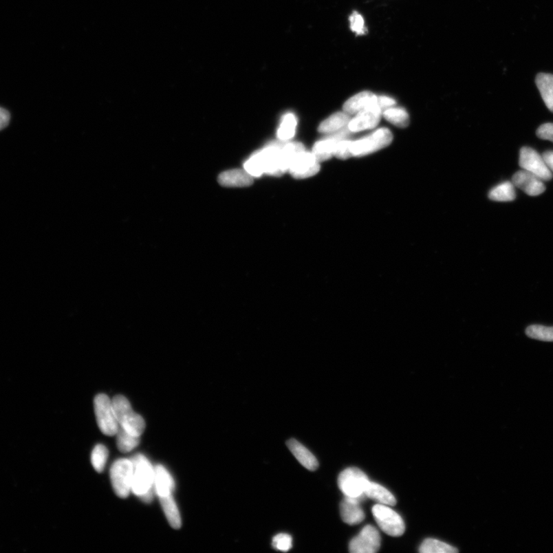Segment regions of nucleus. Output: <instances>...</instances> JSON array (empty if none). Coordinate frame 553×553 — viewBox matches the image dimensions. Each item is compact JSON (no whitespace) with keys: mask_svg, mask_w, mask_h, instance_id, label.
I'll return each instance as SVG.
<instances>
[{"mask_svg":"<svg viewBox=\"0 0 553 553\" xmlns=\"http://www.w3.org/2000/svg\"><path fill=\"white\" fill-rule=\"evenodd\" d=\"M113 403L118 424L133 435L140 437L146 429V422L140 415L133 411L127 398L117 395Z\"/></svg>","mask_w":553,"mask_h":553,"instance_id":"nucleus-1","label":"nucleus"},{"mask_svg":"<svg viewBox=\"0 0 553 553\" xmlns=\"http://www.w3.org/2000/svg\"><path fill=\"white\" fill-rule=\"evenodd\" d=\"M95 413L98 427L105 435L111 437L116 435L118 424L113 400L107 395L98 394L94 400Z\"/></svg>","mask_w":553,"mask_h":553,"instance_id":"nucleus-2","label":"nucleus"},{"mask_svg":"<svg viewBox=\"0 0 553 553\" xmlns=\"http://www.w3.org/2000/svg\"><path fill=\"white\" fill-rule=\"evenodd\" d=\"M393 141V134L387 128L379 129L373 133L352 141L351 151L352 156H365L390 146Z\"/></svg>","mask_w":553,"mask_h":553,"instance_id":"nucleus-3","label":"nucleus"},{"mask_svg":"<svg viewBox=\"0 0 553 553\" xmlns=\"http://www.w3.org/2000/svg\"><path fill=\"white\" fill-rule=\"evenodd\" d=\"M133 464L128 459H117L111 466V482L118 497L126 499L129 497L133 485Z\"/></svg>","mask_w":553,"mask_h":553,"instance_id":"nucleus-4","label":"nucleus"},{"mask_svg":"<svg viewBox=\"0 0 553 553\" xmlns=\"http://www.w3.org/2000/svg\"><path fill=\"white\" fill-rule=\"evenodd\" d=\"M131 460L134 467L131 491L136 496L140 497L154 486V467L142 454H137Z\"/></svg>","mask_w":553,"mask_h":553,"instance_id":"nucleus-5","label":"nucleus"},{"mask_svg":"<svg viewBox=\"0 0 553 553\" xmlns=\"http://www.w3.org/2000/svg\"><path fill=\"white\" fill-rule=\"evenodd\" d=\"M372 513L379 528L387 535L398 537L404 534L405 525L403 519L389 506L380 503L375 505Z\"/></svg>","mask_w":553,"mask_h":553,"instance_id":"nucleus-6","label":"nucleus"},{"mask_svg":"<svg viewBox=\"0 0 553 553\" xmlns=\"http://www.w3.org/2000/svg\"><path fill=\"white\" fill-rule=\"evenodd\" d=\"M338 486L345 497H359L365 495L370 482L366 474L356 467H351L340 473Z\"/></svg>","mask_w":553,"mask_h":553,"instance_id":"nucleus-7","label":"nucleus"},{"mask_svg":"<svg viewBox=\"0 0 553 553\" xmlns=\"http://www.w3.org/2000/svg\"><path fill=\"white\" fill-rule=\"evenodd\" d=\"M519 166L523 170L535 175L543 181H550L552 174L546 166L543 157L536 151L529 147H523L520 150Z\"/></svg>","mask_w":553,"mask_h":553,"instance_id":"nucleus-8","label":"nucleus"},{"mask_svg":"<svg viewBox=\"0 0 553 553\" xmlns=\"http://www.w3.org/2000/svg\"><path fill=\"white\" fill-rule=\"evenodd\" d=\"M380 547V533L371 525L365 526L349 544V551L351 553H374L377 552Z\"/></svg>","mask_w":553,"mask_h":553,"instance_id":"nucleus-9","label":"nucleus"},{"mask_svg":"<svg viewBox=\"0 0 553 553\" xmlns=\"http://www.w3.org/2000/svg\"><path fill=\"white\" fill-rule=\"evenodd\" d=\"M351 131L348 127L342 129L332 135L325 138L314 144L313 154L316 159L320 162L325 161L334 155L338 144L347 138H350Z\"/></svg>","mask_w":553,"mask_h":553,"instance_id":"nucleus-10","label":"nucleus"},{"mask_svg":"<svg viewBox=\"0 0 553 553\" xmlns=\"http://www.w3.org/2000/svg\"><path fill=\"white\" fill-rule=\"evenodd\" d=\"M319 170V162L314 155L305 150L294 157L288 171L295 179H306L317 174Z\"/></svg>","mask_w":553,"mask_h":553,"instance_id":"nucleus-11","label":"nucleus"},{"mask_svg":"<svg viewBox=\"0 0 553 553\" xmlns=\"http://www.w3.org/2000/svg\"><path fill=\"white\" fill-rule=\"evenodd\" d=\"M383 116V111L379 107L378 102L364 110H362L351 120L348 128L351 133L373 129L378 126Z\"/></svg>","mask_w":553,"mask_h":553,"instance_id":"nucleus-12","label":"nucleus"},{"mask_svg":"<svg viewBox=\"0 0 553 553\" xmlns=\"http://www.w3.org/2000/svg\"><path fill=\"white\" fill-rule=\"evenodd\" d=\"M367 497H345L340 504V511L342 520L351 525L360 523L365 519L363 509L361 508L360 502Z\"/></svg>","mask_w":553,"mask_h":553,"instance_id":"nucleus-13","label":"nucleus"},{"mask_svg":"<svg viewBox=\"0 0 553 553\" xmlns=\"http://www.w3.org/2000/svg\"><path fill=\"white\" fill-rule=\"evenodd\" d=\"M512 182L514 186L523 190L530 196L541 195L545 190L543 180L523 169L512 176Z\"/></svg>","mask_w":553,"mask_h":553,"instance_id":"nucleus-14","label":"nucleus"},{"mask_svg":"<svg viewBox=\"0 0 553 553\" xmlns=\"http://www.w3.org/2000/svg\"><path fill=\"white\" fill-rule=\"evenodd\" d=\"M378 96L371 91H365L349 98L344 105V111L349 116L356 115L378 102Z\"/></svg>","mask_w":553,"mask_h":553,"instance_id":"nucleus-15","label":"nucleus"},{"mask_svg":"<svg viewBox=\"0 0 553 553\" xmlns=\"http://www.w3.org/2000/svg\"><path fill=\"white\" fill-rule=\"evenodd\" d=\"M219 182L225 187H247L253 184V176L246 169L229 170L220 174Z\"/></svg>","mask_w":553,"mask_h":553,"instance_id":"nucleus-16","label":"nucleus"},{"mask_svg":"<svg viewBox=\"0 0 553 553\" xmlns=\"http://www.w3.org/2000/svg\"><path fill=\"white\" fill-rule=\"evenodd\" d=\"M287 446L299 463L305 467L306 469L314 471L318 468V461L314 456V454L309 451L305 446H303L298 440L292 439L288 441Z\"/></svg>","mask_w":553,"mask_h":553,"instance_id":"nucleus-17","label":"nucleus"},{"mask_svg":"<svg viewBox=\"0 0 553 553\" xmlns=\"http://www.w3.org/2000/svg\"><path fill=\"white\" fill-rule=\"evenodd\" d=\"M154 470V486L156 495L160 497L173 495L175 489V482L173 477L162 465L155 466Z\"/></svg>","mask_w":553,"mask_h":553,"instance_id":"nucleus-18","label":"nucleus"},{"mask_svg":"<svg viewBox=\"0 0 553 553\" xmlns=\"http://www.w3.org/2000/svg\"><path fill=\"white\" fill-rule=\"evenodd\" d=\"M367 497L375 500L380 504L395 506L397 503L396 498L385 487L378 484L369 482L365 492Z\"/></svg>","mask_w":553,"mask_h":553,"instance_id":"nucleus-19","label":"nucleus"},{"mask_svg":"<svg viewBox=\"0 0 553 553\" xmlns=\"http://www.w3.org/2000/svg\"><path fill=\"white\" fill-rule=\"evenodd\" d=\"M160 499L163 511L170 525L175 530L180 529L182 526L181 515L173 495L160 497Z\"/></svg>","mask_w":553,"mask_h":553,"instance_id":"nucleus-20","label":"nucleus"},{"mask_svg":"<svg viewBox=\"0 0 553 553\" xmlns=\"http://www.w3.org/2000/svg\"><path fill=\"white\" fill-rule=\"evenodd\" d=\"M351 117L346 113H337L327 118L318 128L321 133H334L348 127Z\"/></svg>","mask_w":553,"mask_h":553,"instance_id":"nucleus-21","label":"nucleus"},{"mask_svg":"<svg viewBox=\"0 0 553 553\" xmlns=\"http://www.w3.org/2000/svg\"><path fill=\"white\" fill-rule=\"evenodd\" d=\"M536 83L546 107L553 113V75L539 74L536 76Z\"/></svg>","mask_w":553,"mask_h":553,"instance_id":"nucleus-22","label":"nucleus"},{"mask_svg":"<svg viewBox=\"0 0 553 553\" xmlns=\"http://www.w3.org/2000/svg\"><path fill=\"white\" fill-rule=\"evenodd\" d=\"M514 184L505 182L493 188L489 193V199L495 202H512L516 199Z\"/></svg>","mask_w":553,"mask_h":553,"instance_id":"nucleus-23","label":"nucleus"},{"mask_svg":"<svg viewBox=\"0 0 553 553\" xmlns=\"http://www.w3.org/2000/svg\"><path fill=\"white\" fill-rule=\"evenodd\" d=\"M383 116L387 121L399 128H406L410 124V117L406 109L396 107V105L384 111Z\"/></svg>","mask_w":553,"mask_h":553,"instance_id":"nucleus-24","label":"nucleus"},{"mask_svg":"<svg viewBox=\"0 0 553 553\" xmlns=\"http://www.w3.org/2000/svg\"><path fill=\"white\" fill-rule=\"evenodd\" d=\"M116 435L118 449L122 453H129L140 444V437L133 435L121 426L118 427Z\"/></svg>","mask_w":553,"mask_h":553,"instance_id":"nucleus-25","label":"nucleus"},{"mask_svg":"<svg viewBox=\"0 0 553 553\" xmlns=\"http://www.w3.org/2000/svg\"><path fill=\"white\" fill-rule=\"evenodd\" d=\"M420 552L422 553H454L458 550L453 546L437 541L435 539H426L420 545Z\"/></svg>","mask_w":553,"mask_h":553,"instance_id":"nucleus-26","label":"nucleus"},{"mask_svg":"<svg viewBox=\"0 0 553 553\" xmlns=\"http://www.w3.org/2000/svg\"><path fill=\"white\" fill-rule=\"evenodd\" d=\"M525 334L532 339L553 342V327L531 325L526 328Z\"/></svg>","mask_w":553,"mask_h":553,"instance_id":"nucleus-27","label":"nucleus"},{"mask_svg":"<svg viewBox=\"0 0 553 553\" xmlns=\"http://www.w3.org/2000/svg\"><path fill=\"white\" fill-rule=\"evenodd\" d=\"M297 121L293 114H287L281 122L278 131V137L282 141L291 140L294 135Z\"/></svg>","mask_w":553,"mask_h":553,"instance_id":"nucleus-28","label":"nucleus"},{"mask_svg":"<svg viewBox=\"0 0 553 553\" xmlns=\"http://www.w3.org/2000/svg\"><path fill=\"white\" fill-rule=\"evenodd\" d=\"M108 457V449L102 444H98L92 451L91 457V464L98 473H102L104 470Z\"/></svg>","mask_w":553,"mask_h":553,"instance_id":"nucleus-29","label":"nucleus"},{"mask_svg":"<svg viewBox=\"0 0 553 553\" xmlns=\"http://www.w3.org/2000/svg\"><path fill=\"white\" fill-rule=\"evenodd\" d=\"M272 545L276 550L288 552L292 547V537L285 533H281L273 538Z\"/></svg>","mask_w":553,"mask_h":553,"instance_id":"nucleus-30","label":"nucleus"},{"mask_svg":"<svg viewBox=\"0 0 553 553\" xmlns=\"http://www.w3.org/2000/svg\"><path fill=\"white\" fill-rule=\"evenodd\" d=\"M350 24L351 30L358 36L365 35L367 32L365 19L359 12H354L350 17Z\"/></svg>","mask_w":553,"mask_h":553,"instance_id":"nucleus-31","label":"nucleus"},{"mask_svg":"<svg viewBox=\"0 0 553 553\" xmlns=\"http://www.w3.org/2000/svg\"><path fill=\"white\" fill-rule=\"evenodd\" d=\"M352 141L347 138L342 141L335 151L334 155L340 160H347L352 157L351 151V144Z\"/></svg>","mask_w":553,"mask_h":553,"instance_id":"nucleus-32","label":"nucleus"},{"mask_svg":"<svg viewBox=\"0 0 553 553\" xmlns=\"http://www.w3.org/2000/svg\"><path fill=\"white\" fill-rule=\"evenodd\" d=\"M536 135L543 140L553 142V123H545L539 127L536 131Z\"/></svg>","mask_w":553,"mask_h":553,"instance_id":"nucleus-33","label":"nucleus"},{"mask_svg":"<svg viewBox=\"0 0 553 553\" xmlns=\"http://www.w3.org/2000/svg\"><path fill=\"white\" fill-rule=\"evenodd\" d=\"M378 104L382 111H384L387 109L395 107V105L397 104V102L395 101L394 98L391 97L380 96L378 97Z\"/></svg>","mask_w":553,"mask_h":553,"instance_id":"nucleus-34","label":"nucleus"},{"mask_svg":"<svg viewBox=\"0 0 553 553\" xmlns=\"http://www.w3.org/2000/svg\"><path fill=\"white\" fill-rule=\"evenodd\" d=\"M10 121V114L8 110L0 107V131L8 126Z\"/></svg>","mask_w":553,"mask_h":553,"instance_id":"nucleus-35","label":"nucleus"},{"mask_svg":"<svg viewBox=\"0 0 553 553\" xmlns=\"http://www.w3.org/2000/svg\"><path fill=\"white\" fill-rule=\"evenodd\" d=\"M542 157L546 166L553 173V151H545Z\"/></svg>","mask_w":553,"mask_h":553,"instance_id":"nucleus-36","label":"nucleus"},{"mask_svg":"<svg viewBox=\"0 0 553 553\" xmlns=\"http://www.w3.org/2000/svg\"><path fill=\"white\" fill-rule=\"evenodd\" d=\"M155 492L156 493L155 486H154L151 487V488L148 492L144 493V495H142L140 497H140L142 500V501L144 503H149L151 501H153V498H154Z\"/></svg>","mask_w":553,"mask_h":553,"instance_id":"nucleus-37","label":"nucleus"}]
</instances>
